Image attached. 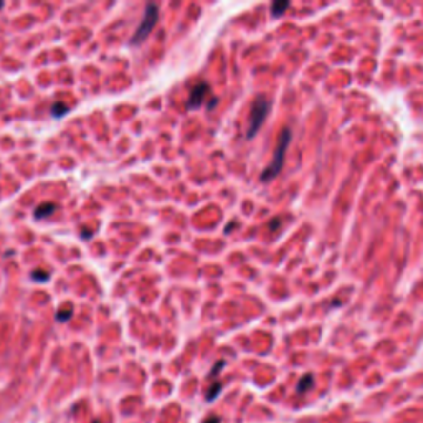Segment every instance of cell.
I'll list each match as a JSON object with an SVG mask.
<instances>
[{
    "instance_id": "cell-11",
    "label": "cell",
    "mask_w": 423,
    "mask_h": 423,
    "mask_svg": "<svg viewBox=\"0 0 423 423\" xmlns=\"http://www.w3.org/2000/svg\"><path fill=\"white\" fill-rule=\"evenodd\" d=\"M48 273H45V271H33L32 273V280H35V281H40V283H43V281H46L48 280Z\"/></svg>"
},
{
    "instance_id": "cell-4",
    "label": "cell",
    "mask_w": 423,
    "mask_h": 423,
    "mask_svg": "<svg viewBox=\"0 0 423 423\" xmlns=\"http://www.w3.org/2000/svg\"><path fill=\"white\" fill-rule=\"evenodd\" d=\"M208 91H210V86H208L207 83H203V81L195 84L189 95V100H187V108L195 109V108H199V106H202V102L205 101V98H207Z\"/></svg>"
},
{
    "instance_id": "cell-12",
    "label": "cell",
    "mask_w": 423,
    "mask_h": 423,
    "mask_svg": "<svg viewBox=\"0 0 423 423\" xmlns=\"http://www.w3.org/2000/svg\"><path fill=\"white\" fill-rule=\"evenodd\" d=\"M203 423H220V418L219 417H210V418H207Z\"/></svg>"
},
{
    "instance_id": "cell-13",
    "label": "cell",
    "mask_w": 423,
    "mask_h": 423,
    "mask_svg": "<svg viewBox=\"0 0 423 423\" xmlns=\"http://www.w3.org/2000/svg\"><path fill=\"white\" fill-rule=\"evenodd\" d=\"M3 7H5V3H3V2H0V8H3Z\"/></svg>"
},
{
    "instance_id": "cell-2",
    "label": "cell",
    "mask_w": 423,
    "mask_h": 423,
    "mask_svg": "<svg viewBox=\"0 0 423 423\" xmlns=\"http://www.w3.org/2000/svg\"><path fill=\"white\" fill-rule=\"evenodd\" d=\"M271 109V102L266 100L264 96H256L253 104H251V113H250V124L248 131H246V138L251 139L256 136V132L260 131V127L263 126L264 119H266L268 113Z\"/></svg>"
},
{
    "instance_id": "cell-7",
    "label": "cell",
    "mask_w": 423,
    "mask_h": 423,
    "mask_svg": "<svg viewBox=\"0 0 423 423\" xmlns=\"http://www.w3.org/2000/svg\"><path fill=\"white\" fill-rule=\"evenodd\" d=\"M71 314H73V307H71V306L63 307V309H60L58 313H57V321H60V322H66L68 319L71 318Z\"/></svg>"
},
{
    "instance_id": "cell-9",
    "label": "cell",
    "mask_w": 423,
    "mask_h": 423,
    "mask_svg": "<svg viewBox=\"0 0 423 423\" xmlns=\"http://www.w3.org/2000/svg\"><path fill=\"white\" fill-rule=\"evenodd\" d=\"M220 390H222V383H220V382H215V383H212V385H210V388H208V392H207V400H208V402L215 400L217 397H219Z\"/></svg>"
},
{
    "instance_id": "cell-3",
    "label": "cell",
    "mask_w": 423,
    "mask_h": 423,
    "mask_svg": "<svg viewBox=\"0 0 423 423\" xmlns=\"http://www.w3.org/2000/svg\"><path fill=\"white\" fill-rule=\"evenodd\" d=\"M157 20H159V8H157L156 3H147L142 22L139 23V27L136 28L134 35L131 38V45L144 43L147 40V37L152 33L154 27L157 25Z\"/></svg>"
},
{
    "instance_id": "cell-1",
    "label": "cell",
    "mask_w": 423,
    "mask_h": 423,
    "mask_svg": "<svg viewBox=\"0 0 423 423\" xmlns=\"http://www.w3.org/2000/svg\"><path fill=\"white\" fill-rule=\"evenodd\" d=\"M289 142H291V131H289L288 127H284V129L281 131L280 138H278V144H276V149H275V154H273V159L270 162V165H268V167L262 172L263 182L273 181V179L281 172L283 164H284V154H286V151H288Z\"/></svg>"
},
{
    "instance_id": "cell-6",
    "label": "cell",
    "mask_w": 423,
    "mask_h": 423,
    "mask_svg": "<svg viewBox=\"0 0 423 423\" xmlns=\"http://www.w3.org/2000/svg\"><path fill=\"white\" fill-rule=\"evenodd\" d=\"M68 111H70V108H68L65 102H53V106H51V116H53V118H63Z\"/></svg>"
},
{
    "instance_id": "cell-5",
    "label": "cell",
    "mask_w": 423,
    "mask_h": 423,
    "mask_svg": "<svg viewBox=\"0 0 423 423\" xmlns=\"http://www.w3.org/2000/svg\"><path fill=\"white\" fill-rule=\"evenodd\" d=\"M55 210H57V205L51 202H45V203H40L35 210H33V217H35L37 220H41V219L50 217Z\"/></svg>"
},
{
    "instance_id": "cell-10",
    "label": "cell",
    "mask_w": 423,
    "mask_h": 423,
    "mask_svg": "<svg viewBox=\"0 0 423 423\" xmlns=\"http://www.w3.org/2000/svg\"><path fill=\"white\" fill-rule=\"evenodd\" d=\"M288 7H289L288 2H275V3L271 5V14H273V17H280Z\"/></svg>"
},
{
    "instance_id": "cell-14",
    "label": "cell",
    "mask_w": 423,
    "mask_h": 423,
    "mask_svg": "<svg viewBox=\"0 0 423 423\" xmlns=\"http://www.w3.org/2000/svg\"><path fill=\"white\" fill-rule=\"evenodd\" d=\"M93 423H100V422H93Z\"/></svg>"
},
{
    "instance_id": "cell-8",
    "label": "cell",
    "mask_w": 423,
    "mask_h": 423,
    "mask_svg": "<svg viewBox=\"0 0 423 423\" xmlns=\"http://www.w3.org/2000/svg\"><path fill=\"white\" fill-rule=\"evenodd\" d=\"M311 387H313V377H311V375H306V377H302L301 380H299V383H298V392H299V394H301V392L309 390Z\"/></svg>"
}]
</instances>
